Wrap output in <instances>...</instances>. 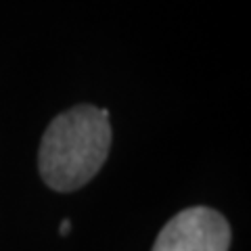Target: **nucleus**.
I'll list each match as a JSON object with an SVG mask.
<instances>
[{"mask_svg":"<svg viewBox=\"0 0 251 251\" xmlns=\"http://www.w3.org/2000/svg\"><path fill=\"white\" fill-rule=\"evenodd\" d=\"M69 228H72V222H69V220L65 218V220H63V222H61V228H59V234H61V237H65V234L69 232Z\"/></svg>","mask_w":251,"mask_h":251,"instance_id":"3","label":"nucleus"},{"mask_svg":"<svg viewBox=\"0 0 251 251\" xmlns=\"http://www.w3.org/2000/svg\"><path fill=\"white\" fill-rule=\"evenodd\" d=\"M230 226L211 207H186L159 230L153 251H228Z\"/></svg>","mask_w":251,"mask_h":251,"instance_id":"2","label":"nucleus"},{"mask_svg":"<svg viewBox=\"0 0 251 251\" xmlns=\"http://www.w3.org/2000/svg\"><path fill=\"white\" fill-rule=\"evenodd\" d=\"M111 149L109 111L77 105L57 115L40 140L38 170L59 193H72L99 174Z\"/></svg>","mask_w":251,"mask_h":251,"instance_id":"1","label":"nucleus"}]
</instances>
